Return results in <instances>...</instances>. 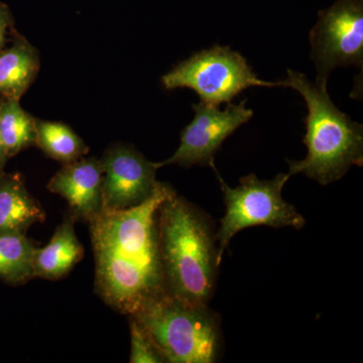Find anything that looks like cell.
I'll use <instances>...</instances> for the list:
<instances>
[{
	"instance_id": "cell-6",
	"label": "cell",
	"mask_w": 363,
	"mask_h": 363,
	"mask_svg": "<svg viewBox=\"0 0 363 363\" xmlns=\"http://www.w3.org/2000/svg\"><path fill=\"white\" fill-rule=\"evenodd\" d=\"M164 89L189 88L202 104L219 106L250 87H283V82L262 80L247 60L225 45H213L180 62L162 77Z\"/></svg>"
},
{
	"instance_id": "cell-15",
	"label": "cell",
	"mask_w": 363,
	"mask_h": 363,
	"mask_svg": "<svg viewBox=\"0 0 363 363\" xmlns=\"http://www.w3.org/2000/svg\"><path fill=\"white\" fill-rule=\"evenodd\" d=\"M37 243L26 234L0 233V279L9 285H25L33 279Z\"/></svg>"
},
{
	"instance_id": "cell-14",
	"label": "cell",
	"mask_w": 363,
	"mask_h": 363,
	"mask_svg": "<svg viewBox=\"0 0 363 363\" xmlns=\"http://www.w3.org/2000/svg\"><path fill=\"white\" fill-rule=\"evenodd\" d=\"M35 147L49 157L68 164L89 152L84 140L68 124L35 118Z\"/></svg>"
},
{
	"instance_id": "cell-18",
	"label": "cell",
	"mask_w": 363,
	"mask_h": 363,
	"mask_svg": "<svg viewBox=\"0 0 363 363\" xmlns=\"http://www.w3.org/2000/svg\"><path fill=\"white\" fill-rule=\"evenodd\" d=\"M14 30V18L11 9L6 4L0 2V51L6 48Z\"/></svg>"
},
{
	"instance_id": "cell-11",
	"label": "cell",
	"mask_w": 363,
	"mask_h": 363,
	"mask_svg": "<svg viewBox=\"0 0 363 363\" xmlns=\"http://www.w3.org/2000/svg\"><path fill=\"white\" fill-rule=\"evenodd\" d=\"M77 219L70 211L57 227L45 247L35 248L33 259V278L58 281L66 277L84 257V248L75 233Z\"/></svg>"
},
{
	"instance_id": "cell-19",
	"label": "cell",
	"mask_w": 363,
	"mask_h": 363,
	"mask_svg": "<svg viewBox=\"0 0 363 363\" xmlns=\"http://www.w3.org/2000/svg\"><path fill=\"white\" fill-rule=\"evenodd\" d=\"M0 102H1V99H0ZM7 161H9V157L6 156L4 143H2L1 138H0V173L4 172V167H6Z\"/></svg>"
},
{
	"instance_id": "cell-4",
	"label": "cell",
	"mask_w": 363,
	"mask_h": 363,
	"mask_svg": "<svg viewBox=\"0 0 363 363\" xmlns=\"http://www.w3.org/2000/svg\"><path fill=\"white\" fill-rule=\"evenodd\" d=\"M149 331L169 363H213L222 345L221 320L208 304L162 296L131 315Z\"/></svg>"
},
{
	"instance_id": "cell-12",
	"label": "cell",
	"mask_w": 363,
	"mask_h": 363,
	"mask_svg": "<svg viewBox=\"0 0 363 363\" xmlns=\"http://www.w3.org/2000/svg\"><path fill=\"white\" fill-rule=\"evenodd\" d=\"M9 40L0 51V99L21 100L39 74L40 52L16 30Z\"/></svg>"
},
{
	"instance_id": "cell-7",
	"label": "cell",
	"mask_w": 363,
	"mask_h": 363,
	"mask_svg": "<svg viewBox=\"0 0 363 363\" xmlns=\"http://www.w3.org/2000/svg\"><path fill=\"white\" fill-rule=\"evenodd\" d=\"M311 59L316 65V82L327 84L338 67H363L362 0H339L320 13L310 33Z\"/></svg>"
},
{
	"instance_id": "cell-2",
	"label": "cell",
	"mask_w": 363,
	"mask_h": 363,
	"mask_svg": "<svg viewBox=\"0 0 363 363\" xmlns=\"http://www.w3.org/2000/svg\"><path fill=\"white\" fill-rule=\"evenodd\" d=\"M157 228L167 294L208 304L220 266L213 221L175 191L160 205Z\"/></svg>"
},
{
	"instance_id": "cell-1",
	"label": "cell",
	"mask_w": 363,
	"mask_h": 363,
	"mask_svg": "<svg viewBox=\"0 0 363 363\" xmlns=\"http://www.w3.org/2000/svg\"><path fill=\"white\" fill-rule=\"evenodd\" d=\"M174 192L171 185L161 183L138 206L102 210L88 223L95 259V292L114 311L131 316L167 295L157 211Z\"/></svg>"
},
{
	"instance_id": "cell-13",
	"label": "cell",
	"mask_w": 363,
	"mask_h": 363,
	"mask_svg": "<svg viewBox=\"0 0 363 363\" xmlns=\"http://www.w3.org/2000/svg\"><path fill=\"white\" fill-rule=\"evenodd\" d=\"M45 220L44 208L28 192L21 174L0 173V233L26 234Z\"/></svg>"
},
{
	"instance_id": "cell-8",
	"label": "cell",
	"mask_w": 363,
	"mask_h": 363,
	"mask_svg": "<svg viewBox=\"0 0 363 363\" xmlns=\"http://www.w3.org/2000/svg\"><path fill=\"white\" fill-rule=\"evenodd\" d=\"M247 104L245 99L238 104H228L223 111L202 102L193 104L195 116L192 123L182 130L181 143L173 156L157 162L160 168L171 164L185 168L207 166L216 171L215 155L222 143L252 118V109Z\"/></svg>"
},
{
	"instance_id": "cell-16",
	"label": "cell",
	"mask_w": 363,
	"mask_h": 363,
	"mask_svg": "<svg viewBox=\"0 0 363 363\" xmlns=\"http://www.w3.org/2000/svg\"><path fill=\"white\" fill-rule=\"evenodd\" d=\"M35 117L21 107L20 100L0 102V138L9 159L35 145Z\"/></svg>"
},
{
	"instance_id": "cell-5",
	"label": "cell",
	"mask_w": 363,
	"mask_h": 363,
	"mask_svg": "<svg viewBox=\"0 0 363 363\" xmlns=\"http://www.w3.org/2000/svg\"><path fill=\"white\" fill-rule=\"evenodd\" d=\"M215 173L220 183L226 210L216 233L219 264L234 235L243 229L252 226L301 229L305 226L304 217L281 195L291 178L288 173L279 174L272 180H260L250 174L242 177L240 186L234 188L227 185L217 169Z\"/></svg>"
},
{
	"instance_id": "cell-10",
	"label": "cell",
	"mask_w": 363,
	"mask_h": 363,
	"mask_svg": "<svg viewBox=\"0 0 363 363\" xmlns=\"http://www.w3.org/2000/svg\"><path fill=\"white\" fill-rule=\"evenodd\" d=\"M101 159L81 157L64 164L48 184V190L68 202L69 211L78 220L89 223L102 211Z\"/></svg>"
},
{
	"instance_id": "cell-17",
	"label": "cell",
	"mask_w": 363,
	"mask_h": 363,
	"mask_svg": "<svg viewBox=\"0 0 363 363\" xmlns=\"http://www.w3.org/2000/svg\"><path fill=\"white\" fill-rule=\"evenodd\" d=\"M131 363L166 362L149 331L138 319L130 316Z\"/></svg>"
},
{
	"instance_id": "cell-3",
	"label": "cell",
	"mask_w": 363,
	"mask_h": 363,
	"mask_svg": "<svg viewBox=\"0 0 363 363\" xmlns=\"http://www.w3.org/2000/svg\"><path fill=\"white\" fill-rule=\"evenodd\" d=\"M283 87L297 91L307 104L308 154L302 161L286 160L290 177L303 174L322 186L341 178L352 166L363 164V125L351 121L332 102L327 84L311 82L305 74L288 70Z\"/></svg>"
},
{
	"instance_id": "cell-9",
	"label": "cell",
	"mask_w": 363,
	"mask_h": 363,
	"mask_svg": "<svg viewBox=\"0 0 363 363\" xmlns=\"http://www.w3.org/2000/svg\"><path fill=\"white\" fill-rule=\"evenodd\" d=\"M102 210L116 211L138 206L156 193L157 162H150L133 145L116 143L101 159Z\"/></svg>"
}]
</instances>
